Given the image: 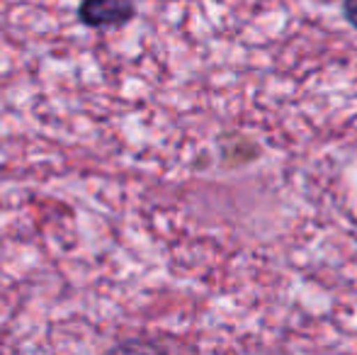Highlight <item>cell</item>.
<instances>
[{
	"mask_svg": "<svg viewBox=\"0 0 357 355\" xmlns=\"http://www.w3.org/2000/svg\"><path fill=\"white\" fill-rule=\"evenodd\" d=\"M107 355H165V351L153 341H139V338H134V341L117 343Z\"/></svg>",
	"mask_w": 357,
	"mask_h": 355,
	"instance_id": "2",
	"label": "cell"
},
{
	"mask_svg": "<svg viewBox=\"0 0 357 355\" xmlns=\"http://www.w3.org/2000/svg\"><path fill=\"white\" fill-rule=\"evenodd\" d=\"M343 15L350 22V27L357 29V0H345L343 3Z\"/></svg>",
	"mask_w": 357,
	"mask_h": 355,
	"instance_id": "3",
	"label": "cell"
},
{
	"mask_svg": "<svg viewBox=\"0 0 357 355\" xmlns=\"http://www.w3.org/2000/svg\"><path fill=\"white\" fill-rule=\"evenodd\" d=\"M137 15L134 0H83L78 5V17L88 27H122Z\"/></svg>",
	"mask_w": 357,
	"mask_h": 355,
	"instance_id": "1",
	"label": "cell"
}]
</instances>
